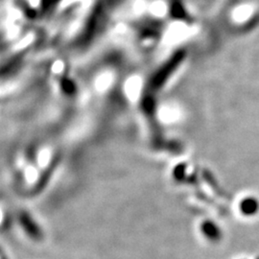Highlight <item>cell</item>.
<instances>
[{
    "label": "cell",
    "instance_id": "cell-1",
    "mask_svg": "<svg viewBox=\"0 0 259 259\" xmlns=\"http://www.w3.org/2000/svg\"><path fill=\"white\" fill-rule=\"evenodd\" d=\"M259 204L255 200L249 199L242 204V210L245 214H254L258 210Z\"/></svg>",
    "mask_w": 259,
    "mask_h": 259
}]
</instances>
